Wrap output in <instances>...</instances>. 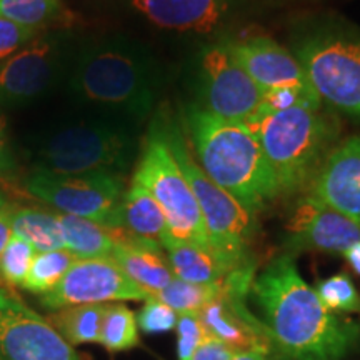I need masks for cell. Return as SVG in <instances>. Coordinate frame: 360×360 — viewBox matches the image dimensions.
<instances>
[{"mask_svg": "<svg viewBox=\"0 0 360 360\" xmlns=\"http://www.w3.org/2000/svg\"><path fill=\"white\" fill-rule=\"evenodd\" d=\"M274 347L292 360H344L360 328L328 310L300 276L292 255L274 259L250 287Z\"/></svg>", "mask_w": 360, "mask_h": 360, "instance_id": "obj_1", "label": "cell"}, {"mask_svg": "<svg viewBox=\"0 0 360 360\" xmlns=\"http://www.w3.org/2000/svg\"><path fill=\"white\" fill-rule=\"evenodd\" d=\"M187 127L200 169L247 210L257 214L281 195L257 135L245 122L225 120L200 107H191Z\"/></svg>", "mask_w": 360, "mask_h": 360, "instance_id": "obj_2", "label": "cell"}, {"mask_svg": "<svg viewBox=\"0 0 360 360\" xmlns=\"http://www.w3.org/2000/svg\"><path fill=\"white\" fill-rule=\"evenodd\" d=\"M257 135L278 193L302 188L321 169L337 135V122L322 102H304L289 110L245 120Z\"/></svg>", "mask_w": 360, "mask_h": 360, "instance_id": "obj_3", "label": "cell"}, {"mask_svg": "<svg viewBox=\"0 0 360 360\" xmlns=\"http://www.w3.org/2000/svg\"><path fill=\"white\" fill-rule=\"evenodd\" d=\"M72 89L92 103L143 117L154 105L155 75L141 49L107 42L87 49L79 57Z\"/></svg>", "mask_w": 360, "mask_h": 360, "instance_id": "obj_4", "label": "cell"}, {"mask_svg": "<svg viewBox=\"0 0 360 360\" xmlns=\"http://www.w3.org/2000/svg\"><path fill=\"white\" fill-rule=\"evenodd\" d=\"M294 56L322 103L360 120V30L334 22L315 25L295 40Z\"/></svg>", "mask_w": 360, "mask_h": 360, "instance_id": "obj_5", "label": "cell"}, {"mask_svg": "<svg viewBox=\"0 0 360 360\" xmlns=\"http://www.w3.org/2000/svg\"><path fill=\"white\" fill-rule=\"evenodd\" d=\"M164 134L180 170L186 175L188 186L199 202L210 247L232 270L249 265L247 252L255 233V214L247 210L231 193L207 177L191 155L177 129H164Z\"/></svg>", "mask_w": 360, "mask_h": 360, "instance_id": "obj_6", "label": "cell"}, {"mask_svg": "<svg viewBox=\"0 0 360 360\" xmlns=\"http://www.w3.org/2000/svg\"><path fill=\"white\" fill-rule=\"evenodd\" d=\"M134 184L146 187L159 202L167 219L170 238L210 247L199 202L170 150L164 129L154 127L148 135Z\"/></svg>", "mask_w": 360, "mask_h": 360, "instance_id": "obj_7", "label": "cell"}, {"mask_svg": "<svg viewBox=\"0 0 360 360\" xmlns=\"http://www.w3.org/2000/svg\"><path fill=\"white\" fill-rule=\"evenodd\" d=\"M132 152V137L124 129L105 122L77 124L45 141L37 170L58 175H119L127 169Z\"/></svg>", "mask_w": 360, "mask_h": 360, "instance_id": "obj_8", "label": "cell"}, {"mask_svg": "<svg viewBox=\"0 0 360 360\" xmlns=\"http://www.w3.org/2000/svg\"><path fill=\"white\" fill-rule=\"evenodd\" d=\"M29 193L60 214L92 220L109 231L120 229L124 186L115 174L58 175L40 172L27 179Z\"/></svg>", "mask_w": 360, "mask_h": 360, "instance_id": "obj_9", "label": "cell"}, {"mask_svg": "<svg viewBox=\"0 0 360 360\" xmlns=\"http://www.w3.org/2000/svg\"><path fill=\"white\" fill-rule=\"evenodd\" d=\"M148 297L152 295L130 281L110 257L82 259L75 260L56 289L40 297V304L44 309L57 312L74 305L146 302Z\"/></svg>", "mask_w": 360, "mask_h": 360, "instance_id": "obj_10", "label": "cell"}, {"mask_svg": "<svg viewBox=\"0 0 360 360\" xmlns=\"http://www.w3.org/2000/svg\"><path fill=\"white\" fill-rule=\"evenodd\" d=\"M254 272L250 265L233 270L224 281V290L217 299L200 310L199 317L207 334L236 350H276L262 321L247 307L245 295L250 292Z\"/></svg>", "mask_w": 360, "mask_h": 360, "instance_id": "obj_11", "label": "cell"}, {"mask_svg": "<svg viewBox=\"0 0 360 360\" xmlns=\"http://www.w3.org/2000/svg\"><path fill=\"white\" fill-rule=\"evenodd\" d=\"M200 79L204 96L200 109L220 119L245 122L262 102L264 90L233 58L227 42L202 53Z\"/></svg>", "mask_w": 360, "mask_h": 360, "instance_id": "obj_12", "label": "cell"}, {"mask_svg": "<svg viewBox=\"0 0 360 360\" xmlns=\"http://www.w3.org/2000/svg\"><path fill=\"white\" fill-rule=\"evenodd\" d=\"M0 357L4 360H82L49 319L13 292L0 304Z\"/></svg>", "mask_w": 360, "mask_h": 360, "instance_id": "obj_13", "label": "cell"}, {"mask_svg": "<svg viewBox=\"0 0 360 360\" xmlns=\"http://www.w3.org/2000/svg\"><path fill=\"white\" fill-rule=\"evenodd\" d=\"M360 242V222L314 197L297 202L285 224V245L290 250L344 254Z\"/></svg>", "mask_w": 360, "mask_h": 360, "instance_id": "obj_14", "label": "cell"}, {"mask_svg": "<svg viewBox=\"0 0 360 360\" xmlns=\"http://www.w3.org/2000/svg\"><path fill=\"white\" fill-rule=\"evenodd\" d=\"M58 52L56 40L34 39L0 62V105H25L42 96L57 74Z\"/></svg>", "mask_w": 360, "mask_h": 360, "instance_id": "obj_15", "label": "cell"}, {"mask_svg": "<svg viewBox=\"0 0 360 360\" xmlns=\"http://www.w3.org/2000/svg\"><path fill=\"white\" fill-rule=\"evenodd\" d=\"M309 195L360 222V135L328 152L310 182Z\"/></svg>", "mask_w": 360, "mask_h": 360, "instance_id": "obj_16", "label": "cell"}, {"mask_svg": "<svg viewBox=\"0 0 360 360\" xmlns=\"http://www.w3.org/2000/svg\"><path fill=\"white\" fill-rule=\"evenodd\" d=\"M227 45L233 58L264 92L278 87L312 89L294 52L267 35H250Z\"/></svg>", "mask_w": 360, "mask_h": 360, "instance_id": "obj_17", "label": "cell"}, {"mask_svg": "<svg viewBox=\"0 0 360 360\" xmlns=\"http://www.w3.org/2000/svg\"><path fill=\"white\" fill-rule=\"evenodd\" d=\"M242 0H132V7L160 29L209 34L240 7Z\"/></svg>", "mask_w": 360, "mask_h": 360, "instance_id": "obj_18", "label": "cell"}, {"mask_svg": "<svg viewBox=\"0 0 360 360\" xmlns=\"http://www.w3.org/2000/svg\"><path fill=\"white\" fill-rule=\"evenodd\" d=\"M110 232L115 238L110 259L147 294L157 295L174 281V272L160 245L135 240L122 231Z\"/></svg>", "mask_w": 360, "mask_h": 360, "instance_id": "obj_19", "label": "cell"}, {"mask_svg": "<svg viewBox=\"0 0 360 360\" xmlns=\"http://www.w3.org/2000/svg\"><path fill=\"white\" fill-rule=\"evenodd\" d=\"M119 231L135 240L160 247L170 237L167 219L159 202L146 187L139 184H132V187L124 193Z\"/></svg>", "mask_w": 360, "mask_h": 360, "instance_id": "obj_20", "label": "cell"}, {"mask_svg": "<svg viewBox=\"0 0 360 360\" xmlns=\"http://www.w3.org/2000/svg\"><path fill=\"white\" fill-rule=\"evenodd\" d=\"M174 277L191 283H220L233 270L215 254L214 249L192 242L167 238L162 244Z\"/></svg>", "mask_w": 360, "mask_h": 360, "instance_id": "obj_21", "label": "cell"}, {"mask_svg": "<svg viewBox=\"0 0 360 360\" xmlns=\"http://www.w3.org/2000/svg\"><path fill=\"white\" fill-rule=\"evenodd\" d=\"M57 222L64 249L77 260L105 259L114 252L115 238L109 229L69 214H57Z\"/></svg>", "mask_w": 360, "mask_h": 360, "instance_id": "obj_22", "label": "cell"}, {"mask_svg": "<svg viewBox=\"0 0 360 360\" xmlns=\"http://www.w3.org/2000/svg\"><path fill=\"white\" fill-rule=\"evenodd\" d=\"M109 304L74 305L53 312L49 322L70 345L98 344Z\"/></svg>", "mask_w": 360, "mask_h": 360, "instance_id": "obj_23", "label": "cell"}, {"mask_svg": "<svg viewBox=\"0 0 360 360\" xmlns=\"http://www.w3.org/2000/svg\"><path fill=\"white\" fill-rule=\"evenodd\" d=\"M12 233L29 242L35 252H51L64 249L57 214L39 209H12Z\"/></svg>", "mask_w": 360, "mask_h": 360, "instance_id": "obj_24", "label": "cell"}, {"mask_svg": "<svg viewBox=\"0 0 360 360\" xmlns=\"http://www.w3.org/2000/svg\"><path fill=\"white\" fill-rule=\"evenodd\" d=\"M75 260L77 259L65 249L37 252L29 274L22 283V289L40 297L49 294L60 283Z\"/></svg>", "mask_w": 360, "mask_h": 360, "instance_id": "obj_25", "label": "cell"}, {"mask_svg": "<svg viewBox=\"0 0 360 360\" xmlns=\"http://www.w3.org/2000/svg\"><path fill=\"white\" fill-rule=\"evenodd\" d=\"M137 314L124 302L109 304L102 322L101 342L103 349L112 354L125 352L139 345Z\"/></svg>", "mask_w": 360, "mask_h": 360, "instance_id": "obj_26", "label": "cell"}, {"mask_svg": "<svg viewBox=\"0 0 360 360\" xmlns=\"http://www.w3.org/2000/svg\"><path fill=\"white\" fill-rule=\"evenodd\" d=\"M224 282L220 283H191L175 278L160 290L155 297L167 304L170 309L175 310L177 315L195 314L199 315L200 310L207 304L212 302L214 299L222 294Z\"/></svg>", "mask_w": 360, "mask_h": 360, "instance_id": "obj_27", "label": "cell"}, {"mask_svg": "<svg viewBox=\"0 0 360 360\" xmlns=\"http://www.w3.org/2000/svg\"><path fill=\"white\" fill-rule=\"evenodd\" d=\"M319 299L335 314L360 312V295L347 274H335L315 285Z\"/></svg>", "mask_w": 360, "mask_h": 360, "instance_id": "obj_28", "label": "cell"}, {"mask_svg": "<svg viewBox=\"0 0 360 360\" xmlns=\"http://www.w3.org/2000/svg\"><path fill=\"white\" fill-rule=\"evenodd\" d=\"M58 12V0H0V17L39 29Z\"/></svg>", "mask_w": 360, "mask_h": 360, "instance_id": "obj_29", "label": "cell"}, {"mask_svg": "<svg viewBox=\"0 0 360 360\" xmlns=\"http://www.w3.org/2000/svg\"><path fill=\"white\" fill-rule=\"evenodd\" d=\"M35 254L37 252L29 242L12 236L0 255V278L11 287H22Z\"/></svg>", "mask_w": 360, "mask_h": 360, "instance_id": "obj_30", "label": "cell"}, {"mask_svg": "<svg viewBox=\"0 0 360 360\" xmlns=\"http://www.w3.org/2000/svg\"><path fill=\"white\" fill-rule=\"evenodd\" d=\"M179 315L175 310L164 304L162 300L157 299L155 295L148 297L143 302L142 309L137 314L139 328L143 334L157 335V334H167L177 327Z\"/></svg>", "mask_w": 360, "mask_h": 360, "instance_id": "obj_31", "label": "cell"}, {"mask_svg": "<svg viewBox=\"0 0 360 360\" xmlns=\"http://www.w3.org/2000/svg\"><path fill=\"white\" fill-rule=\"evenodd\" d=\"M304 102H322L312 89L300 87H278L264 92L262 102L254 115H270L277 112L289 110ZM252 115V117H254Z\"/></svg>", "mask_w": 360, "mask_h": 360, "instance_id": "obj_32", "label": "cell"}, {"mask_svg": "<svg viewBox=\"0 0 360 360\" xmlns=\"http://www.w3.org/2000/svg\"><path fill=\"white\" fill-rule=\"evenodd\" d=\"M175 330H177V360H192L195 350L209 335L200 317L195 314L179 315Z\"/></svg>", "mask_w": 360, "mask_h": 360, "instance_id": "obj_33", "label": "cell"}, {"mask_svg": "<svg viewBox=\"0 0 360 360\" xmlns=\"http://www.w3.org/2000/svg\"><path fill=\"white\" fill-rule=\"evenodd\" d=\"M35 34H37V29L15 24V22L0 17V62L7 60L13 53L24 49L27 44L32 42Z\"/></svg>", "mask_w": 360, "mask_h": 360, "instance_id": "obj_34", "label": "cell"}, {"mask_svg": "<svg viewBox=\"0 0 360 360\" xmlns=\"http://www.w3.org/2000/svg\"><path fill=\"white\" fill-rule=\"evenodd\" d=\"M237 352L225 345L224 342L215 339L212 335H207L205 340L195 350L192 360H232Z\"/></svg>", "mask_w": 360, "mask_h": 360, "instance_id": "obj_35", "label": "cell"}, {"mask_svg": "<svg viewBox=\"0 0 360 360\" xmlns=\"http://www.w3.org/2000/svg\"><path fill=\"white\" fill-rule=\"evenodd\" d=\"M15 172H17L15 159H13L11 147H8L6 129H4L2 120H0V179L12 177Z\"/></svg>", "mask_w": 360, "mask_h": 360, "instance_id": "obj_36", "label": "cell"}, {"mask_svg": "<svg viewBox=\"0 0 360 360\" xmlns=\"http://www.w3.org/2000/svg\"><path fill=\"white\" fill-rule=\"evenodd\" d=\"M12 209L6 210V212L0 214V255H2L4 249H6L8 240L12 238Z\"/></svg>", "mask_w": 360, "mask_h": 360, "instance_id": "obj_37", "label": "cell"}, {"mask_svg": "<svg viewBox=\"0 0 360 360\" xmlns=\"http://www.w3.org/2000/svg\"><path fill=\"white\" fill-rule=\"evenodd\" d=\"M276 350H264V349L244 350V352H237L233 355L232 360H272V355Z\"/></svg>", "mask_w": 360, "mask_h": 360, "instance_id": "obj_38", "label": "cell"}, {"mask_svg": "<svg viewBox=\"0 0 360 360\" xmlns=\"http://www.w3.org/2000/svg\"><path fill=\"white\" fill-rule=\"evenodd\" d=\"M344 259L347 260V264L350 265V269L354 270L357 276H360V242L357 244H354L350 249H347L344 252Z\"/></svg>", "mask_w": 360, "mask_h": 360, "instance_id": "obj_39", "label": "cell"}, {"mask_svg": "<svg viewBox=\"0 0 360 360\" xmlns=\"http://www.w3.org/2000/svg\"><path fill=\"white\" fill-rule=\"evenodd\" d=\"M11 204H8V200L6 199V197H4L2 195V193H0V214H2V212H6V210H8V209H11Z\"/></svg>", "mask_w": 360, "mask_h": 360, "instance_id": "obj_40", "label": "cell"}, {"mask_svg": "<svg viewBox=\"0 0 360 360\" xmlns=\"http://www.w3.org/2000/svg\"><path fill=\"white\" fill-rule=\"evenodd\" d=\"M8 294H11V290H8V289H6V287H4V283H2V282H0V304H2V302H4V300H6V299H7V297H8Z\"/></svg>", "mask_w": 360, "mask_h": 360, "instance_id": "obj_41", "label": "cell"}, {"mask_svg": "<svg viewBox=\"0 0 360 360\" xmlns=\"http://www.w3.org/2000/svg\"><path fill=\"white\" fill-rule=\"evenodd\" d=\"M272 360H292V359L285 357V355H282L281 352H278V350H276V352H274V355H272Z\"/></svg>", "mask_w": 360, "mask_h": 360, "instance_id": "obj_42", "label": "cell"}, {"mask_svg": "<svg viewBox=\"0 0 360 360\" xmlns=\"http://www.w3.org/2000/svg\"><path fill=\"white\" fill-rule=\"evenodd\" d=\"M0 360H4V359H2V357H0Z\"/></svg>", "mask_w": 360, "mask_h": 360, "instance_id": "obj_43", "label": "cell"}]
</instances>
